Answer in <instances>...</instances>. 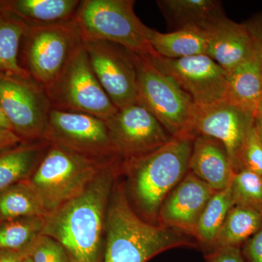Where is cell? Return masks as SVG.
I'll list each match as a JSON object with an SVG mask.
<instances>
[{
    "instance_id": "cell-1",
    "label": "cell",
    "mask_w": 262,
    "mask_h": 262,
    "mask_svg": "<svg viewBox=\"0 0 262 262\" xmlns=\"http://www.w3.org/2000/svg\"><path fill=\"white\" fill-rule=\"evenodd\" d=\"M115 161L105 165L82 192L45 215L42 234L63 246L72 262H98Z\"/></svg>"
},
{
    "instance_id": "cell-2",
    "label": "cell",
    "mask_w": 262,
    "mask_h": 262,
    "mask_svg": "<svg viewBox=\"0 0 262 262\" xmlns=\"http://www.w3.org/2000/svg\"><path fill=\"white\" fill-rule=\"evenodd\" d=\"M106 213L104 262H146L168 250L196 247L188 234L139 218L131 207L123 186L114 187Z\"/></svg>"
},
{
    "instance_id": "cell-3",
    "label": "cell",
    "mask_w": 262,
    "mask_h": 262,
    "mask_svg": "<svg viewBox=\"0 0 262 262\" xmlns=\"http://www.w3.org/2000/svg\"><path fill=\"white\" fill-rule=\"evenodd\" d=\"M195 136H173L149 154L124 159L131 194L143 214L155 220L169 193L189 172Z\"/></svg>"
},
{
    "instance_id": "cell-4",
    "label": "cell",
    "mask_w": 262,
    "mask_h": 262,
    "mask_svg": "<svg viewBox=\"0 0 262 262\" xmlns=\"http://www.w3.org/2000/svg\"><path fill=\"white\" fill-rule=\"evenodd\" d=\"M133 0H83L73 20L82 42L106 41L136 54L158 58L146 36V26L134 11Z\"/></svg>"
},
{
    "instance_id": "cell-5",
    "label": "cell",
    "mask_w": 262,
    "mask_h": 262,
    "mask_svg": "<svg viewBox=\"0 0 262 262\" xmlns=\"http://www.w3.org/2000/svg\"><path fill=\"white\" fill-rule=\"evenodd\" d=\"M51 144L29 182L42 199L46 215L78 195L108 163Z\"/></svg>"
},
{
    "instance_id": "cell-6",
    "label": "cell",
    "mask_w": 262,
    "mask_h": 262,
    "mask_svg": "<svg viewBox=\"0 0 262 262\" xmlns=\"http://www.w3.org/2000/svg\"><path fill=\"white\" fill-rule=\"evenodd\" d=\"M133 53L138 82V103L152 114L172 137L192 134L196 106L155 63L152 57Z\"/></svg>"
},
{
    "instance_id": "cell-7",
    "label": "cell",
    "mask_w": 262,
    "mask_h": 262,
    "mask_svg": "<svg viewBox=\"0 0 262 262\" xmlns=\"http://www.w3.org/2000/svg\"><path fill=\"white\" fill-rule=\"evenodd\" d=\"M46 92L56 110L89 114L103 120L118 110L95 75L83 43Z\"/></svg>"
},
{
    "instance_id": "cell-8",
    "label": "cell",
    "mask_w": 262,
    "mask_h": 262,
    "mask_svg": "<svg viewBox=\"0 0 262 262\" xmlns=\"http://www.w3.org/2000/svg\"><path fill=\"white\" fill-rule=\"evenodd\" d=\"M24 38L26 70L45 91L59 77L82 44L72 19L64 23L28 25Z\"/></svg>"
},
{
    "instance_id": "cell-9",
    "label": "cell",
    "mask_w": 262,
    "mask_h": 262,
    "mask_svg": "<svg viewBox=\"0 0 262 262\" xmlns=\"http://www.w3.org/2000/svg\"><path fill=\"white\" fill-rule=\"evenodd\" d=\"M43 139L94 159L122 158L104 120L89 114L52 108Z\"/></svg>"
},
{
    "instance_id": "cell-10",
    "label": "cell",
    "mask_w": 262,
    "mask_h": 262,
    "mask_svg": "<svg viewBox=\"0 0 262 262\" xmlns=\"http://www.w3.org/2000/svg\"><path fill=\"white\" fill-rule=\"evenodd\" d=\"M0 104L22 140H44L52 106L46 91L32 78L0 72Z\"/></svg>"
},
{
    "instance_id": "cell-11",
    "label": "cell",
    "mask_w": 262,
    "mask_h": 262,
    "mask_svg": "<svg viewBox=\"0 0 262 262\" xmlns=\"http://www.w3.org/2000/svg\"><path fill=\"white\" fill-rule=\"evenodd\" d=\"M153 60L198 107L211 106L228 98V72L207 55L179 59L160 56Z\"/></svg>"
},
{
    "instance_id": "cell-12",
    "label": "cell",
    "mask_w": 262,
    "mask_h": 262,
    "mask_svg": "<svg viewBox=\"0 0 262 262\" xmlns=\"http://www.w3.org/2000/svg\"><path fill=\"white\" fill-rule=\"evenodd\" d=\"M90 64L117 108L138 103L137 72L132 52L106 41L82 42Z\"/></svg>"
},
{
    "instance_id": "cell-13",
    "label": "cell",
    "mask_w": 262,
    "mask_h": 262,
    "mask_svg": "<svg viewBox=\"0 0 262 262\" xmlns=\"http://www.w3.org/2000/svg\"><path fill=\"white\" fill-rule=\"evenodd\" d=\"M104 121L119 155L124 159L149 154L172 138L156 117L139 103L119 108Z\"/></svg>"
},
{
    "instance_id": "cell-14",
    "label": "cell",
    "mask_w": 262,
    "mask_h": 262,
    "mask_svg": "<svg viewBox=\"0 0 262 262\" xmlns=\"http://www.w3.org/2000/svg\"><path fill=\"white\" fill-rule=\"evenodd\" d=\"M255 115L229 100L204 107L196 106L192 134L212 138L225 146L233 170Z\"/></svg>"
},
{
    "instance_id": "cell-15",
    "label": "cell",
    "mask_w": 262,
    "mask_h": 262,
    "mask_svg": "<svg viewBox=\"0 0 262 262\" xmlns=\"http://www.w3.org/2000/svg\"><path fill=\"white\" fill-rule=\"evenodd\" d=\"M215 191L188 172L169 193L158 213L160 225L193 236L200 217Z\"/></svg>"
},
{
    "instance_id": "cell-16",
    "label": "cell",
    "mask_w": 262,
    "mask_h": 262,
    "mask_svg": "<svg viewBox=\"0 0 262 262\" xmlns=\"http://www.w3.org/2000/svg\"><path fill=\"white\" fill-rule=\"evenodd\" d=\"M206 32L207 56L227 72L257 56L252 39L244 23H236L226 16Z\"/></svg>"
},
{
    "instance_id": "cell-17",
    "label": "cell",
    "mask_w": 262,
    "mask_h": 262,
    "mask_svg": "<svg viewBox=\"0 0 262 262\" xmlns=\"http://www.w3.org/2000/svg\"><path fill=\"white\" fill-rule=\"evenodd\" d=\"M189 171L215 192L228 187L234 174L223 144L214 139L203 136L194 137Z\"/></svg>"
},
{
    "instance_id": "cell-18",
    "label": "cell",
    "mask_w": 262,
    "mask_h": 262,
    "mask_svg": "<svg viewBox=\"0 0 262 262\" xmlns=\"http://www.w3.org/2000/svg\"><path fill=\"white\" fill-rule=\"evenodd\" d=\"M158 5L173 31L188 27L206 31L226 17L217 0H160Z\"/></svg>"
},
{
    "instance_id": "cell-19",
    "label": "cell",
    "mask_w": 262,
    "mask_h": 262,
    "mask_svg": "<svg viewBox=\"0 0 262 262\" xmlns=\"http://www.w3.org/2000/svg\"><path fill=\"white\" fill-rule=\"evenodd\" d=\"M80 3L79 0H14L0 2V8L27 25H49L70 21Z\"/></svg>"
},
{
    "instance_id": "cell-20",
    "label": "cell",
    "mask_w": 262,
    "mask_h": 262,
    "mask_svg": "<svg viewBox=\"0 0 262 262\" xmlns=\"http://www.w3.org/2000/svg\"><path fill=\"white\" fill-rule=\"evenodd\" d=\"M146 36L150 46L163 58L179 59L207 55L208 40L203 29L188 27L161 33L146 27Z\"/></svg>"
},
{
    "instance_id": "cell-21",
    "label": "cell",
    "mask_w": 262,
    "mask_h": 262,
    "mask_svg": "<svg viewBox=\"0 0 262 262\" xmlns=\"http://www.w3.org/2000/svg\"><path fill=\"white\" fill-rule=\"evenodd\" d=\"M262 61L258 56L228 72L229 101L256 116L261 97Z\"/></svg>"
},
{
    "instance_id": "cell-22",
    "label": "cell",
    "mask_w": 262,
    "mask_h": 262,
    "mask_svg": "<svg viewBox=\"0 0 262 262\" xmlns=\"http://www.w3.org/2000/svg\"><path fill=\"white\" fill-rule=\"evenodd\" d=\"M50 143L16 146L0 152V192L17 183L28 180L40 163Z\"/></svg>"
},
{
    "instance_id": "cell-23",
    "label": "cell",
    "mask_w": 262,
    "mask_h": 262,
    "mask_svg": "<svg viewBox=\"0 0 262 262\" xmlns=\"http://www.w3.org/2000/svg\"><path fill=\"white\" fill-rule=\"evenodd\" d=\"M28 25L8 12L0 13V72L31 78L27 70L19 64L18 51Z\"/></svg>"
},
{
    "instance_id": "cell-24",
    "label": "cell",
    "mask_w": 262,
    "mask_h": 262,
    "mask_svg": "<svg viewBox=\"0 0 262 262\" xmlns=\"http://www.w3.org/2000/svg\"><path fill=\"white\" fill-rule=\"evenodd\" d=\"M46 215L42 199L29 180L0 192V222L20 217Z\"/></svg>"
},
{
    "instance_id": "cell-25",
    "label": "cell",
    "mask_w": 262,
    "mask_h": 262,
    "mask_svg": "<svg viewBox=\"0 0 262 262\" xmlns=\"http://www.w3.org/2000/svg\"><path fill=\"white\" fill-rule=\"evenodd\" d=\"M234 206L230 185L216 191L203 211L193 237L207 251L211 250L229 211Z\"/></svg>"
},
{
    "instance_id": "cell-26",
    "label": "cell",
    "mask_w": 262,
    "mask_h": 262,
    "mask_svg": "<svg viewBox=\"0 0 262 262\" xmlns=\"http://www.w3.org/2000/svg\"><path fill=\"white\" fill-rule=\"evenodd\" d=\"M261 227L262 215L259 213L244 207L234 206L227 214L211 250L227 246L239 247Z\"/></svg>"
},
{
    "instance_id": "cell-27",
    "label": "cell",
    "mask_w": 262,
    "mask_h": 262,
    "mask_svg": "<svg viewBox=\"0 0 262 262\" xmlns=\"http://www.w3.org/2000/svg\"><path fill=\"white\" fill-rule=\"evenodd\" d=\"M45 216L20 217L0 222V250L27 252L42 234Z\"/></svg>"
},
{
    "instance_id": "cell-28",
    "label": "cell",
    "mask_w": 262,
    "mask_h": 262,
    "mask_svg": "<svg viewBox=\"0 0 262 262\" xmlns=\"http://www.w3.org/2000/svg\"><path fill=\"white\" fill-rule=\"evenodd\" d=\"M234 206L244 207L262 215V177L242 169L234 172L230 184Z\"/></svg>"
},
{
    "instance_id": "cell-29",
    "label": "cell",
    "mask_w": 262,
    "mask_h": 262,
    "mask_svg": "<svg viewBox=\"0 0 262 262\" xmlns=\"http://www.w3.org/2000/svg\"><path fill=\"white\" fill-rule=\"evenodd\" d=\"M246 169L262 177V145L254 125L245 140L237 157L234 172Z\"/></svg>"
},
{
    "instance_id": "cell-30",
    "label": "cell",
    "mask_w": 262,
    "mask_h": 262,
    "mask_svg": "<svg viewBox=\"0 0 262 262\" xmlns=\"http://www.w3.org/2000/svg\"><path fill=\"white\" fill-rule=\"evenodd\" d=\"M32 262H72L63 246L54 239L41 234L27 251Z\"/></svg>"
},
{
    "instance_id": "cell-31",
    "label": "cell",
    "mask_w": 262,
    "mask_h": 262,
    "mask_svg": "<svg viewBox=\"0 0 262 262\" xmlns=\"http://www.w3.org/2000/svg\"><path fill=\"white\" fill-rule=\"evenodd\" d=\"M207 262H245L239 246H227L214 248L204 255Z\"/></svg>"
},
{
    "instance_id": "cell-32",
    "label": "cell",
    "mask_w": 262,
    "mask_h": 262,
    "mask_svg": "<svg viewBox=\"0 0 262 262\" xmlns=\"http://www.w3.org/2000/svg\"><path fill=\"white\" fill-rule=\"evenodd\" d=\"M244 24L252 39L256 56L262 61V13L253 15Z\"/></svg>"
},
{
    "instance_id": "cell-33",
    "label": "cell",
    "mask_w": 262,
    "mask_h": 262,
    "mask_svg": "<svg viewBox=\"0 0 262 262\" xmlns=\"http://www.w3.org/2000/svg\"><path fill=\"white\" fill-rule=\"evenodd\" d=\"M242 253L247 262H262V227L248 239Z\"/></svg>"
},
{
    "instance_id": "cell-34",
    "label": "cell",
    "mask_w": 262,
    "mask_h": 262,
    "mask_svg": "<svg viewBox=\"0 0 262 262\" xmlns=\"http://www.w3.org/2000/svg\"><path fill=\"white\" fill-rule=\"evenodd\" d=\"M22 141L13 131L0 130V152L18 146Z\"/></svg>"
},
{
    "instance_id": "cell-35",
    "label": "cell",
    "mask_w": 262,
    "mask_h": 262,
    "mask_svg": "<svg viewBox=\"0 0 262 262\" xmlns=\"http://www.w3.org/2000/svg\"><path fill=\"white\" fill-rule=\"evenodd\" d=\"M27 252L0 250V262H23Z\"/></svg>"
},
{
    "instance_id": "cell-36",
    "label": "cell",
    "mask_w": 262,
    "mask_h": 262,
    "mask_svg": "<svg viewBox=\"0 0 262 262\" xmlns=\"http://www.w3.org/2000/svg\"><path fill=\"white\" fill-rule=\"evenodd\" d=\"M0 130H10L13 132V127L3 111L1 104H0Z\"/></svg>"
},
{
    "instance_id": "cell-37",
    "label": "cell",
    "mask_w": 262,
    "mask_h": 262,
    "mask_svg": "<svg viewBox=\"0 0 262 262\" xmlns=\"http://www.w3.org/2000/svg\"><path fill=\"white\" fill-rule=\"evenodd\" d=\"M254 127L257 134L258 139L262 145V114L258 113L255 116Z\"/></svg>"
},
{
    "instance_id": "cell-38",
    "label": "cell",
    "mask_w": 262,
    "mask_h": 262,
    "mask_svg": "<svg viewBox=\"0 0 262 262\" xmlns=\"http://www.w3.org/2000/svg\"><path fill=\"white\" fill-rule=\"evenodd\" d=\"M258 113L262 114V66H261V102H260L259 111H258Z\"/></svg>"
},
{
    "instance_id": "cell-39",
    "label": "cell",
    "mask_w": 262,
    "mask_h": 262,
    "mask_svg": "<svg viewBox=\"0 0 262 262\" xmlns=\"http://www.w3.org/2000/svg\"><path fill=\"white\" fill-rule=\"evenodd\" d=\"M23 262H32V259H31V258L29 257V256H26L25 258H24Z\"/></svg>"
},
{
    "instance_id": "cell-40",
    "label": "cell",
    "mask_w": 262,
    "mask_h": 262,
    "mask_svg": "<svg viewBox=\"0 0 262 262\" xmlns=\"http://www.w3.org/2000/svg\"><path fill=\"white\" fill-rule=\"evenodd\" d=\"M2 11H3V10H2L1 8H0V13H2Z\"/></svg>"
}]
</instances>
